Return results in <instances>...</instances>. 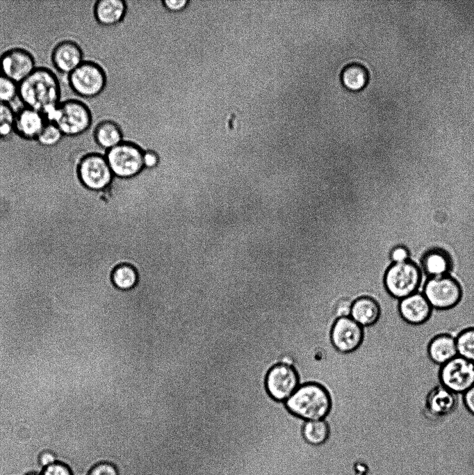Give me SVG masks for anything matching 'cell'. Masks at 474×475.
I'll list each match as a JSON object with an SVG mask.
<instances>
[{"mask_svg": "<svg viewBox=\"0 0 474 475\" xmlns=\"http://www.w3.org/2000/svg\"><path fill=\"white\" fill-rule=\"evenodd\" d=\"M40 475H72V473L67 465L56 461L43 468Z\"/></svg>", "mask_w": 474, "mask_h": 475, "instance_id": "obj_28", "label": "cell"}, {"mask_svg": "<svg viewBox=\"0 0 474 475\" xmlns=\"http://www.w3.org/2000/svg\"><path fill=\"white\" fill-rule=\"evenodd\" d=\"M284 403L292 414L304 421L324 419L331 408L328 392L316 383L300 385Z\"/></svg>", "mask_w": 474, "mask_h": 475, "instance_id": "obj_3", "label": "cell"}, {"mask_svg": "<svg viewBox=\"0 0 474 475\" xmlns=\"http://www.w3.org/2000/svg\"><path fill=\"white\" fill-rule=\"evenodd\" d=\"M18 94L19 83L0 74V102L10 104Z\"/></svg>", "mask_w": 474, "mask_h": 475, "instance_id": "obj_27", "label": "cell"}, {"mask_svg": "<svg viewBox=\"0 0 474 475\" xmlns=\"http://www.w3.org/2000/svg\"><path fill=\"white\" fill-rule=\"evenodd\" d=\"M420 278L419 268L413 262L394 263L385 274L384 286L392 298L400 300L417 292Z\"/></svg>", "mask_w": 474, "mask_h": 475, "instance_id": "obj_5", "label": "cell"}, {"mask_svg": "<svg viewBox=\"0 0 474 475\" xmlns=\"http://www.w3.org/2000/svg\"><path fill=\"white\" fill-rule=\"evenodd\" d=\"M67 83L71 90L85 101L91 100L103 91L106 77L101 66L95 61L85 58L84 61L67 75Z\"/></svg>", "mask_w": 474, "mask_h": 475, "instance_id": "obj_4", "label": "cell"}, {"mask_svg": "<svg viewBox=\"0 0 474 475\" xmlns=\"http://www.w3.org/2000/svg\"><path fill=\"white\" fill-rule=\"evenodd\" d=\"M5 199V198H4ZM7 200V199H6Z\"/></svg>", "mask_w": 474, "mask_h": 475, "instance_id": "obj_37", "label": "cell"}, {"mask_svg": "<svg viewBox=\"0 0 474 475\" xmlns=\"http://www.w3.org/2000/svg\"><path fill=\"white\" fill-rule=\"evenodd\" d=\"M341 80L345 87L357 90L362 88L368 80L367 69L361 64L352 63L342 70Z\"/></svg>", "mask_w": 474, "mask_h": 475, "instance_id": "obj_22", "label": "cell"}, {"mask_svg": "<svg viewBox=\"0 0 474 475\" xmlns=\"http://www.w3.org/2000/svg\"><path fill=\"white\" fill-rule=\"evenodd\" d=\"M429 360L441 367L458 355L455 335L449 332H439L433 335L426 347Z\"/></svg>", "mask_w": 474, "mask_h": 475, "instance_id": "obj_17", "label": "cell"}, {"mask_svg": "<svg viewBox=\"0 0 474 475\" xmlns=\"http://www.w3.org/2000/svg\"><path fill=\"white\" fill-rule=\"evenodd\" d=\"M354 300L349 298H343L338 301L335 307L337 318L350 316L352 303Z\"/></svg>", "mask_w": 474, "mask_h": 475, "instance_id": "obj_30", "label": "cell"}, {"mask_svg": "<svg viewBox=\"0 0 474 475\" xmlns=\"http://www.w3.org/2000/svg\"><path fill=\"white\" fill-rule=\"evenodd\" d=\"M363 337V327L350 316L338 318L333 325L332 342L334 348L341 353L354 351L361 345Z\"/></svg>", "mask_w": 474, "mask_h": 475, "instance_id": "obj_12", "label": "cell"}, {"mask_svg": "<svg viewBox=\"0 0 474 475\" xmlns=\"http://www.w3.org/2000/svg\"><path fill=\"white\" fill-rule=\"evenodd\" d=\"M408 257L409 252L403 246H397L391 252V258L395 263L406 261Z\"/></svg>", "mask_w": 474, "mask_h": 475, "instance_id": "obj_33", "label": "cell"}, {"mask_svg": "<svg viewBox=\"0 0 474 475\" xmlns=\"http://www.w3.org/2000/svg\"><path fill=\"white\" fill-rule=\"evenodd\" d=\"M397 309L401 319L414 326L427 323L434 310L423 293L418 292L400 300Z\"/></svg>", "mask_w": 474, "mask_h": 475, "instance_id": "obj_14", "label": "cell"}, {"mask_svg": "<svg viewBox=\"0 0 474 475\" xmlns=\"http://www.w3.org/2000/svg\"><path fill=\"white\" fill-rule=\"evenodd\" d=\"M18 97L23 106L40 112L47 120L61 102L58 77L51 69L37 67L19 83Z\"/></svg>", "mask_w": 474, "mask_h": 475, "instance_id": "obj_1", "label": "cell"}, {"mask_svg": "<svg viewBox=\"0 0 474 475\" xmlns=\"http://www.w3.org/2000/svg\"><path fill=\"white\" fill-rule=\"evenodd\" d=\"M38 461L40 467L42 469L47 466L56 462V457L51 451L44 450L38 455Z\"/></svg>", "mask_w": 474, "mask_h": 475, "instance_id": "obj_32", "label": "cell"}, {"mask_svg": "<svg viewBox=\"0 0 474 475\" xmlns=\"http://www.w3.org/2000/svg\"><path fill=\"white\" fill-rule=\"evenodd\" d=\"M329 427L325 419L305 421L302 427V437L305 442L313 446L324 444L329 437Z\"/></svg>", "mask_w": 474, "mask_h": 475, "instance_id": "obj_20", "label": "cell"}, {"mask_svg": "<svg viewBox=\"0 0 474 475\" xmlns=\"http://www.w3.org/2000/svg\"><path fill=\"white\" fill-rule=\"evenodd\" d=\"M380 316V305L372 297L362 296L352 303L350 317L363 328L375 324Z\"/></svg>", "mask_w": 474, "mask_h": 475, "instance_id": "obj_18", "label": "cell"}, {"mask_svg": "<svg viewBox=\"0 0 474 475\" xmlns=\"http://www.w3.org/2000/svg\"><path fill=\"white\" fill-rule=\"evenodd\" d=\"M47 121L54 123L64 137L76 138L88 133L95 119L90 104L79 99L61 101Z\"/></svg>", "mask_w": 474, "mask_h": 475, "instance_id": "obj_2", "label": "cell"}, {"mask_svg": "<svg viewBox=\"0 0 474 475\" xmlns=\"http://www.w3.org/2000/svg\"><path fill=\"white\" fill-rule=\"evenodd\" d=\"M459 395L449 391L440 384L433 386L424 398L425 411L431 418H443L457 408Z\"/></svg>", "mask_w": 474, "mask_h": 475, "instance_id": "obj_15", "label": "cell"}, {"mask_svg": "<svg viewBox=\"0 0 474 475\" xmlns=\"http://www.w3.org/2000/svg\"><path fill=\"white\" fill-rule=\"evenodd\" d=\"M79 175L83 184L93 191L106 188L114 176L106 157L97 154L83 157L79 166Z\"/></svg>", "mask_w": 474, "mask_h": 475, "instance_id": "obj_10", "label": "cell"}, {"mask_svg": "<svg viewBox=\"0 0 474 475\" xmlns=\"http://www.w3.org/2000/svg\"><path fill=\"white\" fill-rule=\"evenodd\" d=\"M26 475H40V474H39V473H38V472H30V473L26 474Z\"/></svg>", "mask_w": 474, "mask_h": 475, "instance_id": "obj_36", "label": "cell"}, {"mask_svg": "<svg viewBox=\"0 0 474 475\" xmlns=\"http://www.w3.org/2000/svg\"><path fill=\"white\" fill-rule=\"evenodd\" d=\"M88 475H118V472L113 464L101 462L92 467Z\"/></svg>", "mask_w": 474, "mask_h": 475, "instance_id": "obj_29", "label": "cell"}, {"mask_svg": "<svg viewBox=\"0 0 474 475\" xmlns=\"http://www.w3.org/2000/svg\"><path fill=\"white\" fill-rule=\"evenodd\" d=\"M106 159L113 175L129 178L143 168V152L136 145L121 143L108 150Z\"/></svg>", "mask_w": 474, "mask_h": 475, "instance_id": "obj_8", "label": "cell"}, {"mask_svg": "<svg viewBox=\"0 0 474 475\" xmlns=\"http://www.w3.org/2000/svg\"><path fill=\"white\" fill-rule=\"evenodd\" d=\"M158 163V156L153 151L143 152V165L147 168H154Z\"/></svg>", "mask_w": 474, "mask_h": 475, "instance_id": "obj_35", "label": "cell"}, {"mask_svg": "<svg viewBox=\"0 0 474 475\" xmlns=\"http://www.w3.org/2000/svg\"><path fill=\"white\" fill-rule=\"evenodd\" d=\"M461 398L465 409L474 417V385L461 395Z\"/></svg>", "mask_w": 474, "mask_h": 475, "instance_id": "obj_31", "label": "cell"}, {"mask_svg": "<svg viewBox=\"0 0 474 475\" xmlns=\"http://www.w3.org/2000/svg\"><path fill=\"white\" fill-rule=\"evenodd\" d=\"M455 340L458 355L474 363V326L460 330Z\"/></svg>", "mask_w": 474, "mask_h": 475, "instance_id": "obj_23", "label": "cell"}, {"mask_svg": "<svg viewBox=\"0 0 474 475\" xmlns=\"http://www.w3.org/2000/svg\"><path fill=\"white\" fill-rule=\"evenodd\" d=\"M439 383L457 395H462L474 385V363L459 355L441 365Z\"/></svg>", "mask_w": 474, "mask_h": 475, "instance_id": "obj_7", "label": "cell"}, {"mask_svg": "<svg viewBox=\"0 0 474 475\" xmlns=\"http://www.w3.org/2000/svg\"><path fill=\"white\" fill-rule=\"evenodd\" d=\"M299 386V378L296 370L287 364L275 365L266 376L267 392L277 401H286Z\"/></svg>", "mask_w": 474, "mask_h": 475, "instance_id": "obj_11", "label": "cell"}, {"mask_svg": "<svg viewBox=\"0 0 474 475\" xmlns=\"http://www.w3.org/2000/svg\"><path fill=\"white\" fill-rule=\"evenodd\" d=\"M15 111L10 104L0 102V140H8L15 134Z\"/></svg>", "mask_w": 474, "mask_h": 475, "instance_id": "obj_25", "label": "cell"}, {"mask_svg": "<svg viewBox=\"0 0 474 475\" xmlns=\"http://www.w3.org/2000/svg\"><path fill=\"white\" fill-rule=\"evenodd\" d=\"M125 9L124 0H95L93 15L99 24L110 26L121 21Z\"/></svg>", "mask_w": 474, "mask_h": 475, "instance_id": "obj_19", "label": "cell"}, {"mask_svg": "<svg viewBox=\"0 0 474 475\" xmlns=\"http://www.w3.org/2000/svg\"><path fill=\"white\" fill-rule=\"evenodd\" d=\"M85 60L82 47L74 40L58 42L51 53V61L55 70L67 76L78 67Z\"/></svg>", "mask_w": 474, "mask_h": 475, "instance_id": "obj_13", "label": "cell"}, {"mask_svg": "<svg viewBox=\"0 0 474 475\" xmlns=\"http://www.w3.org/2000/svg\"><path fill=\"white\" fill-rule=\"evenodd\" d=\"M37 68L33 54L21 47H13L0 54V74L20 83Z\"/></svg>", "mask_w": 474, "mask_h": 475, "instance_id": "obj_9", "label": "cell"}, {"mask_svg": "<svg viewBox=\"0 0 474 475\" xmlns=\"http://www.w3.org/2000/svg\"><path fill=\"white\" fill-rule=\"evenodd\" d=\"M423 295L436 311H448L456 307L461 300L460 284L451 277H432L425 284Z\"/></svg>", "mask_w": 474, "mask_h": 475, "instance_id": "obj_6", "label": "cell"}, {"mask_svg": "<svg viewBox=\"0 0 474 475\" xmlns=\"http://www.w3.org/2000/svg\"><path fill=\"white\" fill-rule=\"evenodd\" d=\"M423 266L425 271L432 277H441L448 272L450 261L445 252L434 250L425 255Z\"/></svg>", "mask_w": 474, "mask_h": 475, "instance_id": "obj_21", "label": "cell"}, {"mask_svg": "<svg viewBox=\"0 0 474 475\" xmlns=\"http://www.w3.org/2000/svg\"><path fill=\"white\" fill-rule=\"evenodd\" d=\"M63 137L59 128L54 123L47 121L35 142L43 147L52 148L59 145Z\"/></svg>", "mask_w": 474, "mask_h": 475, "instance_id": "obj_26", "label": "cell"}, {"mask_svg": "<svg viewBox=\"0 0 474 475\" xmlns=\"http://www.w3.org/2000/svg\"><path fill=\"white\" fill-rule=\"evenodd\" d=\"M165 7L170 11H181L186 6L188 0H163Z\"/></svg>", "mask_w": 474, "mask_h": 475, "instance_id": "obj_34", "label": "cell"}, {"mask_svg": "<svg viewBox=\"0 0 474 475\" xmlns=\"http://www.w3.org/2000/svg\"><path fill=\"white\" fill-rule=\"evenodd\" d=\"M47 122L42 113L23 106L15 111V134L26 141H36Z\"/></svg>", "mask_w": 474, "mask_h": 475, "instance_id": "obj_16", "label": "cell"}, {"mask_svg": "<svg viewBox=\"0 0 474 475\" xmlns=\"http://www.w3.org/2000/svg\"><path fill=\"white\" fill-rule=\"evenodd\" d=\"M111 279L116 288L122 291H128L136 285L138 275L132 266L124 264L117 266L113 271Z\"/></svg>", "mask_w": 474, "mask_h": 475, "instance_id": "obj_24", "label": "cell"}]
</instances>
